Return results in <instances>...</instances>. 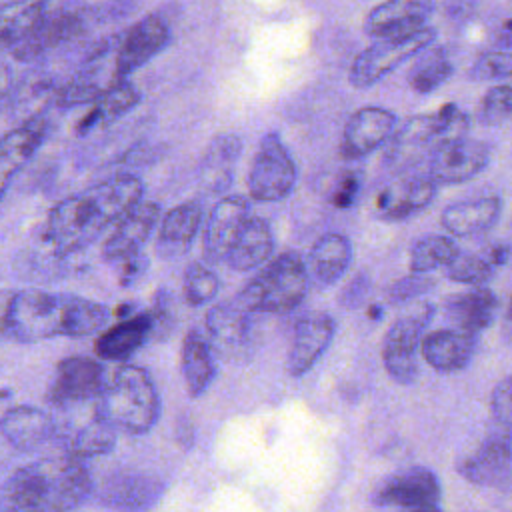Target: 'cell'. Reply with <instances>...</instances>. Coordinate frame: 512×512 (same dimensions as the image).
<instances>
[{
    "label": "cell",
    "instance_id": "obj_49",
    "mask_svg": "<svg viewBox=\"0 0 512 512\" xmlns=\"http://www.w3.org/2000/svg\"><path fill=\"white\" fill-rule=\"evenodd\" d=\"M406 512H440L438 508H436V504H426V506H418V508H410V510H406Z\"/></svg>",
    "mask_w": 512,
    "mask_h": 512
},
{
    "label": "cell",
    "instance_id": "obj_7",
    "mask_svg": "<svg viewBox=\"0 0 512 512\" xmlns=\"http://www.w3.org/2000/svg\"><path fill=\"white\" fill-rule=\"evenodd\" d=\"M54 440L66 456L84 460L110 452L116 444V428L100 410V400L70 408H58Z\"/></svg>",
    "mask_w": 512,
    "mask_h": 512
},
{
    "label": "cell",
    "instance_id": "obj_16",
    "mask_svg": "<svg viewBox=\"0 0 512 512\" xmlns=\"http://www.w3.org/2000/svg\"><path fill=\"white\" fill-rule=\"evenodd\" d=\"M250 310L238 298L212 306L206 314V334L214 352L228 360H240L252 340Z\"/></svg>",
    "mask_w": 512,
    "mask_h": 512
},
{
    "label": "cell",
    "instance_id": "obj_22",
    "mask_svg": "<svg viewBox=\"0 0 512 512\" xmlns=\"http://www.w3.org/2000/svg\"><path fill=\"white\" fill-rule=\"evenodd\" d=\"M160 220V206L156 202H138L108 234L102 244V258L108 262L126 260L138 254L150 232Z\"/></svg>",
    "mask_w": 512,
    "mask_h": 512
},
{
    "label": "cell",
    "instance_id": "obj_48",
    "mask_svg": "<svg viewBox=\"0 0 512 512\" xmlns=\"http://www.w3.org/2000/svg\"><path fill=\"white\" fill-rule=\"evenodd\" d=\"M502 334L506 336V340L512 342V298L508 302L506 314H504V324H502Z\"/></svg>",
    "mask_w": 512,
    "mask_h": 512
},
{
    "label": "cell",
    "instance_id": "obj_32",
    "mask_svg": "<svg viewBox=\"0 0 512 512\" xmlns=\"http://www.w3.org/2000/svg\"><path fill=\"white\" fill-rule=\"evenodd\" d=\"M2 436L14 450H36L54 438V418L34 406H14L2 416Z\"/></svg>",
    "mask_w": 512,
    "mask_h": 512
},
{
    "label": "cell",
    "instance_id": "obj_37",
    "mask_svg": "<svg viewBox=\"0 0 512 512\" xmlns=\"http://www.w3.org/2000/svg\"><path fill=\"white\" fill-rule=\"evenodd\" d=\"M510 248L504 244H492L490 248L482 252H468V254H458L446 268L444 274L460 284H470V286H480L488 282L500 266L506 264Z\"/></svg>",
    "mask_w": 512,
    "mask_h": 512
},
{
    "label": "cell",
    "instance_id": "obj_34",
    "mask_svg": "<svg viewBox=\"0 0 512 512\" xmlns=\"http://www.w3.org/2000/svg\"><path fill=\"white\" fill-rule=\"evenodd\" d=\"M152 330H154L152 314L130 316L114 324L112 328L104 330L98 336L94 350L104 360H126L146 342Z\"/></svg>",
    "mask_w": 512,
    "mask_h": 512
},
{
    "label": "cell",
    "instance_id": "obj_19",
    "mask_svg": "<svg viewBox=\"0 0 512 512\" xmlns=\"http://www.w3.org/2000/svg\"><path fill=\"white\" fill-rule=\"evenodd\" d=\"M394 128V112L380 106H364L348 118L340 140V152L348 160L362 158L388 142L394 134Z\"/></svg>",
    "mask_w": 512,
    "mask_h": 512
},
{
    "label": "cell",
    "instance_id": "obj_15",
    "mask_svg": "<svg viewBox=\"0 0 512 512\" xmlns=\"http://www.w3.org/2000/svg\"><path fill=\"white\" fill-rule=\"evenodd\" d=\"M248 218L250 204L240 194L224 196L212 206L202 238V256L208 264H218L228 258V252Z\"/></svg>",
    "mask_w": 512,
    "mask_h": 512
},
{
    "label": "cell",
    "instance_id": "obj_36",
    "mask_svg": "<svg viewBox=\"0 0 512 512\" xmlns=\"http://www.w3.org/2000/svg\"><path fill=\"white\" fill-rule=\"evenodd\" d=\"M352 260V246L346 236L328 232L320 236L308 256V266L314 280L322 286H330L342 278Z\"/></svg>",
    "mask_w": 512,
    "mask_h": 512
},
{
    "label": "cell",
    "instance_id": "obj_33",
    "mask_svg": "<svg viewBox=\"0 0 512 512\" xmlns=\"http://www.w3.org/2000/svg\"><path fill=\"white\" fill-rule=\"evenodd\" d=\"M180 368H182V378L190 398L202 396L210 388L216 376L214 350L208 338H204L196 330H190L182 340Z\"/></svg>",
    "mask_w": 512,
    "mask_h": 512
},
{
    "label": "cell",
    "instance_id": "obj_50",
    "mask_svg": "<svg viewBox=\"0 0 512 512\" xmlns=\"http://www.w3.org/2000/svg\"><path fill=\"white\" fill-rule=\"evenodd\" d=\"M510 4H512V0H510Z\"/></svg>",
    "mask_w": 512,
    "mask_h": 512
},
{
    "label": "cell",
    "instance_id": "obj_41",
    "mask_svg": "<svg viewBox=\"0 0 512 512\" xmlns=\"http://www.w3.org/2000/svg\"><path fill=\"white\" fill-rule=\"evenodd\" d=\"M458 254L460 248L450 236L428 234L416 240L410 250V272L428 274L436 268H446Z\"/></svg>",
    "mask_w": 512,
    "mask_h": 512
},
{
    "label": "cell",
    "instance_id": "obj_20",
    "mask_svg": "<svg viewBox=\"0 0 512 512\" xmlns=\"http://www.w3.org/2000/svg\"><path fill=\"white\" fill-rule=\"evenodd\" d=\"M334 330L336 324L326 312H310L302 316L294 326L292 344L288 350V374L294 378L306 374L326 352L328 344L332 342Z\"/></svg>",
    "mask_w": 512,
    "mask_h": 512
},
{
    "label": "cell",
    "instance_id": "obj_18",
    "mask_svg": "<svg viewBox=\"0 0 512 512\" xmlns=\"http://www.w3.org/2000/svg\"><path fill=\"white\" fill-rule=\"evenodd\" d=\"M168 24L158 14H148L136 24H132L120 38L118 50L114 54L116 72L122 80L134 70L152 60L168 42Z\"/></svg>",
    "mask_w": 512,
    "mask_h": 512
},
{
    "label": "cell",
    "instance_id": "obj_35",
    "mask_svg": "<svg viewBox=\"0 0 512 512\" xmlns=\"http://www.w3.org/2000/svg\"><path fill=\"white\" fill-rule=\"evenodd\" d=\"M272 250H274V238L268 222L262 218L250 216L244 228L240 230L234 246L230 248L226 264L236 272H248L268 262V258L272 256Z\"/></svg>",
    "mask_w": 512,
    "mask_h": 512
},
{
    "label": "cell",
    "instance_id": "obj_14",
    "mask_svg": "<svg viewBox=\"0 0 512 512\" xmlns=\"http://www.w3.org/2000/svg\"><path fill=\"white\" fill-rule=\"evenodd\" d=\"M490 162V148L472 138H456L438 146L428 158L426 174L436 184H460L478 176Z\"/></svg>",
    "mask_w": 512,
    "mask_h": 512
},
{
    "label": "cell",
    "instance_id": "obj_43",
    "mask_svg": "<svg viewBox=\"0 0 512 512\" xmlns=\"http://www.w3.org/2000/svg\"><path fill=\"white\" fill-rule=\"evenodd\" d=\"M470 78L476 82L512 78V50L494 48L480 54L470 66Z\"/></svg>",
    "mask_w": 512,
    "mask_h": 512
},
{
    "label": "cell",
    "instance_id": "obj_25",
    "mask_svg": "<svg viewBox=\"0 0 512 512\" xmlns=\"http://www.w3.org/2000/svg\"><path fill=\"white\" fill-rule=\"evenodd\" d=\"M500 212L502 200L498 196H478L446 206L440 222L442 228L452 236L470 238L488 232L498 222Z\"/></svg>",
    "mask_w": 512,
    "mask_h": 512
},
{
    "label": "cell",
    "instance_id": "obj_1",
    "mask_svg": "<svg viewBox=\"0 0 512 512\" xmlns=\"http://www.w3.org/2000/svg\"><path fill=\"white\" fill-rule=\"evenodd\" d=\"M142 198V182L120 174L60 200L46 220V238L54 252L72 254L116 226Z\"/></svg>",
    "mask_w": 512,
    "mask_h": 512
},
{
    "label": "cell",
    "instance_id": "obj_13",
    "mask_svg": "<svg viewBox=\"0 0 512 512\" xmlns=\"http://www.w3.org/2000/svg\"><path fill=\"white\" fill-rule=\"evenodd\" d=\"M512 468V428L496 422L476 448L458 462V472L472 484L494 486L508 478Z\"/></svg>",
    "mask_w": 512,
    "mask_h": 512
},
{
    "label": "cell",
    "instance_id": "obj_21",
    "mask_svg": "<svg viewBox=\"0 0 512 512\" xmlns=\"http://www.w3.org/2000/svg\"><path fill=\"white\" fill-rule=\"evenodd\" d=\"M434 8L436 0H384L366 16L364 30L372 38L410 34L424 28Z\"/></svg>",
    "mask_w": 512,
    "mask_h": 512
},
{
    "label": "cell",
    "instance_id": "obj_29",
    "mask_svg": "<svg viewBox=\"0 0 512 512\" xmlns=\"http://www.w3.org/2000/svg\"><path fill=\"white\" fill-rule=\"evenodd\" d=\"M498 312V298L488 288H472L452 294L444 302V314L448 322L462 332L478 334L488 328Z\"/></svg>",
    "mask_w": 512,
    "mask_h": 512
},
{
    "label": "cell",
    "instance_id": "obj_8",
    "mask_svg": "<svg viewBox=\"0 0 512 512\" xmlns=\"http://www.w3.org/2000/svg\"><path fill=\"white\" fill-rule=\"evenodd\" d=\"M436 38L434 28H420L410 34L378 38L374 44L364 48L350 66V82L356 88H368L388 76L408 58L426 50Z\"/></svg>",
    "mask_w": 512,
    "mask_h": 512
},
{
    "label": "cell",
    "instance_id": "obj_40",
    "mask_svg": "<svg viewBox=\"0 0 512 512\" xmlns=\"http://www.w3.org/2000/svg\"><path fill=\"white\" fill-rule=\"evenodd\" d=\"M454 72V64L442 46L426 48L414 60L408 70V86L418 94H430L438 90Z\"/></svg>",
    "mask_w": 512,
    "mask_h": 512
},
{
    "label": "cell",
    "instance_id": "obj_17",
    "mask_svg": "<svg viewBox=\"0 0 512 512\" xmlns=\"http://www.w3.org/2000/svg\"><path fill=\"white\" fill-rule=\"evenodd\" d=\"M440 498V482L436 474L424 466H412L384 478L374 490V504L398 506L404 510L436 504Z\"/></svg>",
    "mask_w": 512,
    "mask_h": 512
},
{
    "label": "cell",
    "instance_id": "obj_9",
    "mask_svg": "<svg viewBox=\"0 0 512 512\" xmlns=\"http://www.w3.org/2000/svg\"><path fill=\"white\" fill-rule=\"evenodd\" d=\"M434 316L430 304H416L394 320L382 344V362L390 378L398 384H410L418 376V348L422 334Z\"/></svg>",
    "mask_w": 512,
    "mask_h": 512
},
{
    "label": "cell",
    "instance_id": "obj_12",
    "mask_svg": "<svg viewBox=\"0 0 512 512\" xmlns=\"http://www.w3.org/2000/svg\"><path fill=\"white\" fill-rule=\"evenodd\" d=\"M104 366L88 356H68L58 362L48 388V402L58 408L98 402L106 388Z\"/></svg>",
    "mask_w": 512,
    "mask_h": 512
},
{
    "label": "cell",
    "instance_id": "obj_47",
    "mask_svg": "<svg viewBox=\"0 0 512 512\" xmlns=\"http://www.w3.org/2000/svg\"><path fill=\"white\" fill-rule=\"evenodd\" d=\"M476 4H478V0H448L446 14H450L452 18H462V16L472 14Z\"/></svg>",
    "mask_w": 512,
    "mask_h": 512
},
{
    "label": "cell",
    "instance_id": "obj_44",
    "mask_svg": "<svg viewBox=\"0 0 512 512\" xmlns=\"http://www.w3.org/2000/svg\"><path fill=\"white\" fill-rule=\"evenodd\" d=\"M508 116H512V86H492L480 100L478 120L486 126H496L502 124Z\"/></svg>",
    "mask_w": 512,
    "mask_h": 512
},
{
    "label": "cell",
    "instance_id": "obj_11",
    "mask_svg": "<svg viewBox=\"0 0 512 512\" xmlns=\"http://www.w3.org/2000/svg\"><path fill=\"white\" fill-rule=\"evenodd\" d=\"M90 22V10L78 0H68L56 8H50L42 22L34 28L30 36L12 46L8 52L18 62H32L48 50L80 36Z\"/></svg>",
    "mask_w": 512,
    "mask_h": 512
},
{
    "label": "cell",
    "instance_id": "obj_3",
    "mask_svg": "<svg viewBox=\"0 0 512 512\" xmlns=\"http://www.w3.org/2000/svg\"><path fill=\"white\" fill-rule=\"evenodd\" d=\"M92 492V476L72 456L42 458L12 472L2 488V512H70Z\"/></svg>",
    "mask_w": 512,
    "mask_h": 512
},
{
    "label": "cell",
    "instance_id": "obj_5",
    "mask_svg": "<svg viewBox=\"0 0 512 512\" xmlns=\"http://www.w3.org/2000/svg\"><path fill=\"white\" fill-rule=\"evenodd\" d=\"M468 130V116L456 104H444L430 114L410 116L388 140L384 162L394 170H406L444 142L462 138Z\"/></svg>",
    "mask_w": 512,
    "mask_h": 512
},
{
    "label": "cell",
    "instance_id": "obj_26",
    "mask_svg": "<svg viewBox=\"0 0 512 512\" xmlns=\"http://www.w3.org/2000/svg\"><path fill=\"white\" fill-rule=\"evenodd\" d=\"M46 136V124L40 118L26 120L22 126L8 130L0 144V186L2 198L8 192L12 178L28 164Z\"/></svg>",
    "mask_w": 512,
    "mask_h": 512
},
{
    "label": "cell",
    "instance_id": "obj_10",
    "mask_svg": "<svg viewBox=\"0 0 512 512\" xmlns=\"http://www.w3.org/2000/svg\"><path fill=\"white\" fill-rule=\"evenodd\" d=\"M296 184V166L276 134H266L248 172V192L256 202H278Z\"/></svg>",
    "mask_w": 512,
    "mask_h": 512
},
{
    "label": "cell",
    "instance_id": "obj_30",
    "mask_svg": "<svg viewBox=\"0 0 512 512\" xmlns=\"http://www.w3.org/2000/svg\"><path fill=\"white\" fill-rule=\"evenodd\" d=\"M202 222V206L198 202H184L168 210L160 222L156 238V254L164 260H174L188 252Z\"/></svg>",
    "mask_w": 512,
    "mask_h": 512
},
{
    "label": "cell",
    "instance_id": "obj_23",
    "mask_svg": "<svg viewBox=\"0 0 512 512\" xmlns=\"http://www.w3.org/2000/svg\"><path fill=\"white\" fill-rule=\"evenodd\" d=\"M436 186L438 184L428 174L398 178L376 196V212L384 220H404L432 202Z\"/></svg>",
    "mask_w": 512,
    "mask_h": 512
},
{
    "label": "cell",
    "instance_id": "obj_27",
    "mask_svg": "<svg viewBox=\"0 0 512 512\" xmlns=\"http://www.w3.org/2000/svg\"><path fill=\"white\" fill-rule=\"evenodd\" d=\"M164 486L158 478L136 474V472H118L102 484L100 500L116 510H146L162 494Z\"/></svg>",
    "mask_w": 512,
    "mask_h": 512
},
{
    "label": "cell",
    "instance_id": "obj_46",
    "mask_svg": "<svg viewBox=\"0 0 512 512\" xmlns=\"http://www.w3.org/2000/svg\"><path fill=\"white\" fill-rule=\"evenodd\" d=\"M490 410L498 424L512 428V376L500 380L492 390Z\"/></svg>",
    "mask_w": 512,
    "mask_h": 512
},
{
    "label": "cell",
    "instance_id": "obj_39",
    "mask_svg": "<svg viewBox=\"0 0 512 512\" xmlns=\"http://www.w3.org/2000/svg\"><path fill=\"white\" fill-rule=\"evenodd\" d=\"M140 102V92L130 82H120L116 88H112L108 94H104L100 100L94 102V106L88 110V114L82 116V120L76 124V134L86 136L96 128H102L120 116L128 114L136 104Z\"/></svg>",
    "mask_w": 512,
    "mask_h": 512
},
{
    "label": "cell",
    "instance_id": "obj_2",
    "mask_svg": "<svg viewBox=\"0 0 512 512\" xmlns=\"http://www.w3.org/2000/svg\"><path fill=\"white\" fill-rule=\"evenodd\" d=\"M110 314L108 306L88 298L28 288L6 300L2 332L22 344L54 336L80 338L106 326Z\"/></svg>",
    "mask_w": 512,
    "mask_h": 512
},
{
    "label": "cell",
    "instance_id": "obj_42",
    "mask_svg": "<svg viewBox=\"0 0 512 512\" xmlns=\"http://www.w3.org/2000/svg\"><path fill=\"white\" fill-rule=\"evenodd\" d=\"M218 288V276L208 266L194 262L186 268L182 280V294L190 306L208 304L218 294Z\"/></svg>",
    "mask_w": 512,
    "mask_h": 512
},
{
    "label": "cell",
    "instance_id": "obj_45",
    "mask_svg": "<svg viewBox=\"0 0 512 512\" xmlns=\"http://www.w3.org/2000/svg\"><path fill=\"white\" fill-rule=\"evenodd\" d=\"M434 286V280L428 278L426 274H410L406 278L396 280L388 288V302L390 304H404L408 300H414L422 294H426Z\"/></svg>",
    "mask_w": 512,
    "mask_h": 512
},
{
    "label": "cell",
    "instance_id": "obj_28",
    "mask_svg": "<svg viewBox=\"0 0 512 512\" xmlns=\"http://www.w3.org/2000/svg\"><path fill=\"white\" fill-rule=\"evenodd\" d=\"M476 350V336L446 328L434 330L424 336L422 340V356L424 360L438 372H458L464 370Z\"/></svg>",
    "mask_w": 512,
    "mask_h": 512
},
{
    "label": "cell",
    "instance_id": "obj_24",
    "mask_svg": "<svg viewBox=\"0 0 512 512\" xmlns=\"http://www.w3.org/2000/svg\"><path fill=\"white\" fill-rule=\"evenodd\" d=\"M104 56L86 58L84 68L78 70L68 82L58 88L56 102L62 108H72L86 102H96L104 94H108L112 88H116L120 82H124L116 72V62L106 64Z\"/></svg>",
    "mask_w": 512,
    "mask_h": 512
},
{
    "label": "cell",
    "instance_id": "obj_38",
    "mask_svg": "<svg viewBox=\"0 0 512 512\" xmlns=\"http://www.w3.org/2000/svg\"><path fill=\"white\" fill-rule=\"evenodd\" d=\"M50 10V0H10L2 6L0 16V42L4 50H10L42 22Z\"/></svg>",
    "mask_w": 512,
    "mask_h": 512
},
{
    "label": "cell",
    "instance_id": "obj_31",
    "mask_svg": "<svg viewBox=\"0 0 512 512\" xmlns=\"http://www.w3.org/2000/svg\"><path fill=\"white\" fill-rule=\"evenodd\" d=\"M242 140L236 134H218L198 164V184L208 194H222L234 176Z\"/></svg>",
    "mask_w": 512,
    "mask_h": 512
},
{
    "label": "cell",
    "instance_id": "obj_4",
    "mask_svg": "<svg viewBox=\"0 0 512 512\" xmlns=\"http://www.w3.org/2000/svg\"><path fill=\"white\" fill-rule=\"evenodd\" d=\"M100 410L116 430L148 432L160 416V396L150 372L134 364L120 366L106 382Z\"/></svg>",
    "mask_w": 512,
    "mask_h": 512
},
{
    "label": "cell",
    "instance_id": "obj_6",
    "mask_svg": "<svg viewBox=\"0 0 512 512\" xmlns=\"http://www.w3.org/2000/svg\"><path fill=\"white\" fill-rule=\"evenodd\" d=\"M308 274L296 252H282L270 260L236 296L250 312L284 314L294 310L306 296Z\"/></svg>",
    "mask_w": 512,
    "mask_h": 512
}]
</instances>
